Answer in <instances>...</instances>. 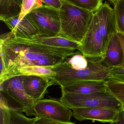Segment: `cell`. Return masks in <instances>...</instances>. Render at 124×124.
I'll list each match as a JSON object with an SVG mask.
<instances>
[{"label":"cell","mask_w":124,"mask_h":124,"mask_svg":"<svg viewBox=\"0 0 124 124\" xmlns=\"http://www.w3.org/2000/svg\"><path fill=\"white\" fill-rule=\"evenodd\" d=\"M106 82L103 80L81 81L60 87L62 93L88 94L105 92L107 91Z\"/></svg>","instance_id":"13"},{"label":"cell","mask_w":124,"mask_h":124,"mask_svg":"<svg viewBox=\"0 0 124 124\" xmlns=\"http://www.w3.org/2000/svg\"><path fill=\"white\" fill-rule=\"evenodd\" d=\"M97 16L100 31L103 39V52L105 57L110 41L117 33L114 10L106 1L95 12Z\"/></svg>","instance_id":"9"},{"label":"cell","mask_w":124,"mask_h":124,"mask_svg":"<svg viewBox=\"0 0 124 124\" xmlns=\"http://www.w3.org/2000/svg\"><path fill=\"white\" fill-rule=\"evenodd\" d=\"M75 49L57 48L30 42L15 38L12 33L2 34L0 39V57L5 72L0 78V84L18 69L40 66L54 68L77 52Z\"/></svg>","instance_id":"1"},{"label":"cell","mask_w":124,"mask_h":124,"mask_svg":"<svg viewBox=\"0 0 124 124\" xmlns=\"http://www.w3.org/2000/svg\"><path fill=\"white\" fill-rule=\"evenodd\" d=\"M0 91L22 106L28 116H37L34 109L35 102L26 94L23 84V76L12 77L0 84Z\"/></svg>","instance_id":"6"},{"label":"cell","mask_w":124,"mask_h":124,"mask_svg":"<svg viewBox=\"0 0 124 124\" xmlns=\"http://www.w3.org/2000/svg\"><path fill=\"white\" fill-rule=\"evenodd\" d=\"M35 119V118H29L22 113L8 108V124H33Z\"/></svg>","instance_id":"20"},{"label":"cell","mask_w":124,"mask_h":124,"mask_svg":"<svg viewBox=\"0 0 124 124\" xmlns=\"http://www.w3.org/2000/svg\"><path fill=\"white\" fill-rule=\"evenodd\" d=\"M55 72L50 67L40 66H27L18 69L9 74L5 80L12 77L26 75H36L52 78L55 76Z\"/></svg>","instance_id":"16"},{"label":"cell","mask_w":124,"mask_h":124,"mask_svg":"<svg viewBox=\"0 0 124 124\" xmlns=\"http://www.w3.org/2000/svg\"><path fill=\"white\" fill-rule=\"evenodd\" d=\"M103 39L100 31L98 19L94 13L89 27L78 51L83 56L91 59H100L103 61Z\"/></svg>","instance_id":"7"},{"label":"cell","mask_w":124,"mask_h":124,"mask_svg":"<svg viewBox=\"0 0 124 124\" xmlns=\"http://www.w3.org/2000/svg\"><path fill=\"white\" fill-rule=\"evenodd\" d=\"M51 79L36 75L23 76V84L27 94L35 102L42 100L47 89L52 85Z\"/></svg>","instance_id":"12"},{"label":"cell","mask_w":124,"mask_h":124,"mask_svg":"<svg viewBox=\"0 0 124 124\" xmlns=\"http://www.w3.org/2000/svg\"></svg>","instance_id":"30"},{"label":"cell","mask_w":124,"mask_h":124,"mask_svg":"<svg viewBox=\"0 0 124 124\" xmlns=\"http://www.w3.org/2000/svg\"><path fill=\"white\" fill-rule=\"evenodd\" d=\"M34 109L36 117H44L55 121L70 123L73 112L60 101L44 99L36 101Z\"/></svg>","instance_id":"8"},{"label":"cell","mask_w":124,"mask_h":124,"mask_svg":"<svg viewBox=\"0 0 124 124\" xmlns=\"http://www.w3.org/2000/svg\"><path fill=\"white\" fill-rule=\"evenodd\" d=\"M14 2L20 7H22L23 0H13Z\"/></svg>","instance_id":"28"},{"label":"cell","mask_w":124,"mask_h":124,"mask_svg":"<svg viewBox=\"0 0 124 124\" xmlns=\"http://www.w3.org/2000/svg\"><path fill=\"white\" fill-rule=\"evenodd\" d=\"M53 70L56 74L51 79L52 85L60 87L81 81L107 80L109 78L108 67L100 59L89 58L88 66L85 68H72L63 62Z\"/></svg>","instance_id":"2"},{"label":"cell","mask_w":124,"mask_h":124,"mask_svg":"<svg viewBox=\"0 0 124 124\" xmlns=\"http://www.w3.org/2000/svg\"><path fill=\"white\" fill-rule=\"evenodd\" d=\"M106 85L107 91L121 102L124 110V83L109 78Z\"/></svg>","instance_id":"18"},{"label":"cell","mask_w":124,"mask_h":124,"mask_svg":"<svg viewBox=\"0 0 124 124\" xmlns=\"http://www.w3.org/2000/svg\"><path fill=\"white\" fill-rule=\"evenodd\" d=\"M116 35L120 41L122 51H123V59H122V62L121 64L117 66L121 67V68H124V34L122 33L117 32Z\"/></svg>","instance_id":"26"},{"label":"cell","mask_w":124,"mask_h":124,"mask_svg":"<svg viewBox=\"0 0 124 124\" xmlns=\"http://www.w3.org/2000/svg\"><path fill=\"white\" fill-rule=\"evenodd\" d=\"M59 10L61 33L59 36L81 44L91 24L94 12L74 5L67 0Z\"/></svg>","instance_id":"3"},{"label":"cell","mask_w":124,"mask_h":124,"mask_svg":"<svg viewBox=\"0 0 124 124\" xmlns=\"http://www.w3.org/2000/svg\"><path fill=\"white\" fill-rule=\"evenodd\" d=\"M19 16L8 18L3 21L14 37L30 40L40 36L38 29L27 15L22 19H20Z\"/></svg>","instance_id":"11"},{"label":"cell","mask_w":124,"mask_h":124,"mask_svg":"<svg viewBox=\"0 0 124 124\" xmlns=\"http://www.w3.org/2000/svg\"><path fill=\"white\" fill-rule=\"evenodd\" d=\"M110 124H124V110L122 109L118 114L116 121Z\"/></svg>","instance_id":"27"},{"label":"cell","mask_w":124,"mask_h":124,"mask_svg":"<svg viewBox=\"0 0 124 124\" xmlns=\"http://www.w3.org/2000/svg\"><path fill=\"white\" fill-rule=\"evenodd\" d=\"M74 5L90 11L96 12L103 4L102 0H67Z\"/></svg>","instance_id":"21"},{"label":"cell","mask_w":124,"mask_h":124,"mask_svg":"<svg viewBox=\"0 0 124 124\" xmlns=\"http://www.w3.org/2000/svg\"><path fill=\"white\" fill-rule=\"evenodd\" d=\"M102 0L109 1H111V2H112V3H113V4H114L115 3V2H116V1L117 0Z\"/></svg>","instance_id":"29"},{"label":"cell","mask_w":124,"mask_h":124,"mask_svg":"<svg viewBox=\"0 0 124 124\" xmlns=\"http://www.w3.org/2000/svg\"><path fill=\"white\" fill-rule=\"evenodd\" d=\"M60 101L72 110L95 107L122 108L121 102L108 91L88 94L62 93Z\"/></svg>","instance_id":"4"},{"label":"cell","mask_w":124,"mask_h":124,"mask_svg":"<svg viewBox=\"0 0 124 124\" xmlns=\"http://www.w3.org/2000/svg\"><path fill=\"white\" fill-rule=\"evenodd\" d=\"M123 108H81L73 109V116L79 121L91 120L112 124L117 120L118 114Z\"/></svg>","instance_id":"10"},{"label":"cell","mask_w":124,"mask_h":124,"mask_svg":"<svg viewBox=\"0 0 124 124\" xmlns=\"http://www.w3.org/2000/svg\"><path fill=\"white\" fill-rule=\"evenodd\" d=\"M108 67L109 78L124 83V68L118 66Z\"/></svg>","instance_id":"22"},{"label":"cell","mask_w":124,"mask_h":124,"mask_svg":"<svg viewBox=\"0 0 124 124\" xmlns=\"http://www.w3.org/2000/svg\"><path fill=\"white\" fill-rule=\"evenodd\" d=\"M26 15L38 29L40 36L52 37L60 35L61 21L58 9L43 4Z\"/></svg>","instance_id":"5"},{"label":"cell","mask_w":124,"mask_h":124,"mask_svg":"<svg viewBox=\"0 0 124 124\" xmlns=\"http://www.w3.org/2000/svg\"><path fill=\"white\" fill-rule=\"evenodd\" d=\"M8 108L4 100L0 99V124H8Z\"/></svg>","instance_id":"23"},{"label":"cell","mask_w":124,"mask_h":124,"mask_svg":"<svg viewBox=\"0 0 124 124\" xmlns=\"http://www.w3.org/2000/svg\"><path fill=\"white\" fill-rule=\"evenodd\" d=\"M33 124H75V123H65L58 121H55L44 117H35V119Z\"/></svg>","instance_id":"24"},{"label":"cell","mask_w":124,"mask_h":124,"mask_svg":"<svg viewBox=\"0 0 124 124\" xmlns=\"http://www.w3.org/2000/svg\"><path fill=\"white\" fill-rule=\"evenodd\" d=\"M21 10L13 0H0V20L2 22L19 15Z\"/></svg>","instance_id":"17"},{"label":"cell","mask_w":124,"mask_h":124,"mask_svg":"<svg viewBox=\"0 0 124 124\" xmlns=\"http://www.w3.org/2000/svg\"><path fill=\"white\" fill-rule=\"evenodd\" d=\"M114 10L117 32L124 34V0H117L114 4Z\"/></svg>","instance_id":"19"},{"label":"cell","mask_w":124,"mask_h":124,"mask_svg":"<svg viewBox=\"0 0 124 124\" xmlns=\"http://www.w3.org/2000/svg\"><path fill=\"white\" fill-rule=\"evenodd\" d=\"M25 39L30 42L57 48L75 49L78 50L80 44L60 36L52 37L38 36L33 39Z\"/></svg>","instance_id":"14"},{"label":"cell","mask_w":124,"mask_h":124,"mask_svg":"<svg viewBox=\"0 0 124 124\" xmlns=\"http://www.w3.org/2000/svg\"><path fill=\"white\" fill-rule=\"evenodd\" d=\"M123 59V51L116 34L111 39L106 51L103 62L108 67L119 65Z\"/></svg>","instance_id":"15"},{"label":"cell","mask_w":124,"mask_h":124,"mask_svg":"<svg viewBox=\"0 0 124 124\" xmlns=\"http://www.w3.org/2000/svg\"><path fill=\"white\" fill-rule=\"evenodd\" d=\"M45 5L59 9L65 0H41Z\"/></svg>","instance_id":"25"}]
</instances>
